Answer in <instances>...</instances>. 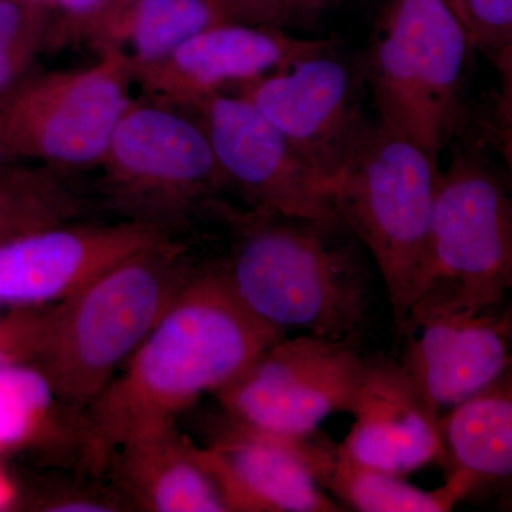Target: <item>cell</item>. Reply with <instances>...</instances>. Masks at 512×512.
<instances>
[{"mask_svg": "<svg viewBox=\"0 0 512 512\" xmlns=\"http://www.w3.org/2000/svg\"><path fill=\"white\" fill-rule=\"evenodd\" d=\"M282 336L242 305L222 266L195 272L121 373L83 410L80 466L103 476L121 446L177 424Z\"/></svg>", "mask_w": 512, "mask_h": 512, "instance_id": "cell-1", "label": "cell"}, {"mask_svg": "<svg viewBox=\"0 0 512 512\" xmlns=\"http://www.w3.org/2000/svg\"><path fill=\"white\" fill-rule=\"evenodd\" d=\"M238 235L227 264L229 286L266 325L353 340L365 325L370 278L340 221L276 212H229Z\"/></svg>", "mask_w": 512, "mask_h": 512, "instance_id": "cell-2", "label": "cell"}, {"mask_svg": "<svg viewBox=\"0 0 512 512\" xmlns=\"http://www.w3.org/2000/svg\"><path fill=\"white\" fill-rule=\"evenodd\" d=\"M195 275L173 238L131 256L47 312L35 365L83 413Z\"/></svg>", "mask_w": 512, "mask_h": 512, "instance_id": "cell-3", "label": "cell"}, {"mask_svg": "<svg viewBox=\"0 0 512 512\" xmlns=\"http://www.w3.org/2000/svg\"><path fill=\"white\" fill-rule=\"evenodd\" d=\"M440 173L421 148L369 120L326 184L336 217L375 259L400 332L426 272Z\"/></svg>", "mask_w": 512, "mask_h": 512, "instance_id": "cell-4", "label": "cell"}, {"mask_svg": "<svg viewBox=\"0 0 512 512\" xmlns=\"http://www.w3.org/2000/svg\"><path fill=\"white\" fill-rule=\"evenodd\" d=\"M470 49L447 0H390L360 67L377 120L437 163L457 128Z\"/></svg>", "mask_w": 512, "mask_h": 512, "instance_id": "cell-5", "label": "cell"}, {"mask_svg": "<svg viewBox=\"0 0 512 512\" xmlns=\"http://www.w3.org/2000/svg\"><path fill=\"white\" fill-rule=\"evenodd\" d=\"M100 167L114 210L170 234L201 208H227L218 201L227 181L201 121L160 101L130 104Z\"/></svg>", "mask_w": 512, "mask_h": 512, "instance_id": "cell-6", "label": "cell"}, {"mask_svg": "<svg viewBox=\"0 0 512 512\" xmlns=\"http://www.w3.org/2000/svg\"><path fill=\"white\" fill-rule=\"evenodd\" d=\"M510 293L512 180L476 151L457 148L440 173L417 299L436 296L467 308H488Z\"/></svg>", "mask_w": 512, "mask_h": 512, "instance_id": "cell-7", "label": "cell"}, {"mask_svg": "<svg viewBox=\"0 0 512 512\" xmlns=\"http://www.w3.org/2000/svg\"><path fill=\"white\" fill-rule=\"evenodd\" d=\"M133 67L103 50L74 72L29 73L0 96V131L12 160H39L67 171L103 164L111 137L133 101Z\"/></svg>", "mask_w": 512, "mask_h": 512, "instance_id": "cell-8", "label": "cell"}, {"mask_svg": "<svg viewBox=\"0 0 512 512\" xmlns=\"http://www.w3.org/2000/svg\"><path fill=\"white\" fill-rule=\"evenodd\" d=\"M365 362L353 340L282 336L214 394L239 426L308 436L333 414L352 413Z\"/></svg>", "mask_w": 512, "mask_h": 512, "instance_id": "cell-9", "label": "cell"}, {"mask_svg": "<svg viewBox=\"0 0 512 512\" xmlns=\"http://www.w3.org/2000/svg\"><path fill=\"white\" fill-rule=\"evenodd\" d=\"M339 444L320 431L284 437L224 419L214 441L198 447L202 467L229 512L346 511L325 490Z\"/></svg>", "mask_w": 512, "mask_h": 512, "instance_id": "cell-10", "label": "cell"}, {"mask_svg": "<svg viewBox=\"0 0 512 512\" xmlns=\"http://www.w3.org/2000/svg\"><path fill=\"white\" fill-rule=\"evenodd\" d=\"M191 109L207 131L228 188L254 210L339 221L325 178L254 104L215 92Z\"/></svg>", "mask_w": 512, "mask_h": 512, "instance_id": "cell-11", "label": "cell"}, {"mask_svg": "<svg viewBox=\"0 0 512 512\" xmlns=\"http://www.w3.org/2000/svg\"><path fill=\"white\" fill-rule=\"evenodd\" d=\"M332 53L241 82L235 92L291 141L326 184L345 163L369 121L360 104L362 70L353 73Z\"/></svg>", "mask_w": 512, "mask_h": 512, "instance_id": "cell-12", "label": "cell"}, {"mask_svg": "<svg viewBox=\"0 0 512 512\" xmlns=\"http://www.w3.org/2000/svg\"><path fill=\"white\" fill-rule=\"evenodd\" d=\"M501 305V303H500ZM467 308L434 296L414 303L400 363L433 412L444 416L487 386L512 357V320L498 306Z\"/></svg>", "mask_w": 512, "mask_h": 512, "instance_id": "cell-13", "label": "cell"}, {"mask_svg": "<svg viewBox=\"0 0 512 512\" xmlns=\"http://www.w3.org/2000/svg\"><path fill=\"white\" fill-rule=\"evenodd\" d=\"M170 238L157 225L127 220L64 224L15 239L0 245V303L26 308L62 302L114 266Z\"/></svg>", "mask_w": 512, "mask_h": 512, "instance_id": "cell-14", "label": "cell"}, {"mask_svg": "<svg viewBox=\"0 0 512 512\" xmlns=\"http://www.w3.org/2000/svg\"><path fill=\"white\" fill-rule=\"evenodd\" d=\"M336 46L335 39H296L276 28L225 23L192 37L160 63L138 70L134 80L154 100L185 109L220 92L224 84L282 72Z\"/></svg>", "mask_w": 512, "mask_h": 512, "instance_id": "cell-15", "label": "cell"}, {"mask_svg": "<svg viewBox=\"0 0 512 512\" xmlns=\"http://www.w3.org/2000/svg\"><path fill=\"white\" fill-rule=\"evenodd\" d=\"M350 414L340 448L356 463L403 478L443 463L440 417L400 360L366 359Z\"/></svg>", "mask_w": 512, "mask_h": 512, "instance_id": "cell-16", "label": "cell"}, {"mask_svg": "<svg viewBox=\"0 0 512 512\" xmlns=\"http://www.w3.org/2000/svg\"><path fill=\"white\" fill-rule=\"evenodd\" d=\"M444 483L464 500L478 490L512 491V357L487 386L440 417Z\"/></svg>", "mask_w": 512, "mask_h": 512, "instance_id": "cell-17", "label": "cell"}, {"mask_svg": "<svg viewBox=\"0 0 512 512\" xmlns=\"http://www.w3.org/2000/svg\"><path fill=\"white\" fill-rule=\"evenodd\" d=\"M192 440L177 424L128 441L111 457L117 490L136 510L221 512L224 504L197 456Z\"/></svg>", "mask_w": 512, "mask_h": 512, "instance_id": "cell-18", "label": "cell"}, {"mask_svg": "<svg viewBox=\"0 0 512 512\" xmlns=\"http://www.w3.org/2000/svg\"><path fill=\"white\" fill-rule=\"evenodd\" d=\"M80 420L33 363L0 370V454L77 453Z\"/></svg>", "mask_w": 512, "mask_h": 512, "instance_id": "cell-19", "label": "cell"}, {"mask_svg": "<svg viewBox=\"0 0 512 512\" xmlns=\"http://www.w3.org/2000/svg\"><path fill=\"white\" fill-rule=\"evenodd\" d=\"M225 23L215 0H128L113 10L93 40L100 52L120 53L136 74Z\"/></svg>", "mask_w": 512, "mask_h": 512, "instance_id": "cell-20", "label": "cell"}, {"mask_svg": "<svg viewBox=\"0 0 512 512\" xmlns=\"http://www.w3.org/2000/svg\"><path fill=\"white\" fill-rule=\"evenodd\" d=\"M84 210L82 195L64 171L13 163L0 170V245L70 224Z\"/></svg>", "mask_w": 512, "mask_h": 512, "instance_id": "cell-21", "label": "cell"}, {"mask_svg": "<svg viewBox=\"0 0 512 512\" xmlns=\"http://www.w3.org/2000/svg\"><path fill=\"white\" fill-rule=\"evenodd\" d=\"M325 490L342 507L360 512H447L460 501L446 483L433 491L421 490L403 477L362 466L346 456L340 444Z\"/></svg>", "mask_w": 512, "mask_h": 512, "instance_id": "cell-22", "label": "cell"}, {"mask_svg": "<svg viewBox=\"0 0 512 512\" xmlns=\"http://www.w3.org/2000/svg\"><path fill=\"white\" fill-rule=\"evenodd\" d=\"M49 46H55V23L46 3L0 0V96L28 76Z\"/></svg>", "mask_w": 512, "mask_h": 512, "instance_id": "cell-23", "label": "cell"}, {"mask_svg": "<svg viewBox=\"0 0 512 512\" xmlns=\"http://www.w3.org/2000/svg\"><path fill=\"white\" fill-rule=\"evenodd\" d=\"M131 504L119 490L92 485L50 483L22 491L16 510L42 512H111L130 510Z\"/></svg>", "mask_w": 512, "mask_h": 512, "instance_id": "cell-24", "label": "cell"}, {"mask_svg": "<svg viewBox=\"0 0 512 512\" xmlns=\"http://www.w3.org/2000/svg\"><path fill=\"white\" fill-rule=\"evenodd\" d=\"M473 49L490 56L512 37V0H447Z\"/></svg>", "mask_w": 512, "mask_h": 512, "instance_id": "cell-25", "label": "cell"}, {"mask_svg": "<svg viewBox=\"0 0 512 512\" xmlns=\"http://www.w3.org/2000/svg\"><path fill=\"white\" fill-rule=\"evenodd\" d=\"M47 5L55 23L56 46L80 37L94 39L117 8V0H49Z\"/></svg>", "mask_w": 512, "mask_h": 512, "instance_id": "cell-26", "label": "cell"}, {"mask_svg": "<svg viewBox=\"0 0 512 512\" xmlns=\"http://www.w3.org/2000/svg\"><path fill=\"white\" fill-rule=\"evenodd\" d=\"M227 23L281 28L295 18L299 0H215Z\"/></svg>", "mask_w": 512, "mask_h": 512, "instance_id": "cell-27", "label": "cell"}, {"mask_svg": "<svg viewBox=\"0 0 512 512\" xmlns=\"http://www.w3.org/2000/svg\"><path fill=\"white\" fill-rule=\"evenodd\" d=\"M490 59L500 77V90L495 96L493 117L488 123L497 127H512V37L491 53Z\"/></svg>", "mask_w": 512, "mask_h": 512, "instance_id": "cell-28", "label": "cell"}, {"mask_svg": "<svg viewBox=\"0 0 512 512\" xmlns=\"http://www.w3.org/2000/svg\"><path fill=\"white\" fill-rule=\"evenodd\" d=\"M487 138L503 160L505 171L512 180V127H497L487 123Z\"/></svg>", "mask_w": 512, "mask_h": 512, "instance_id": "cell-29", "label": "cell"}, {"mask_svg": "<svg viewBox=\"0 0 512 512\" xmlns=\"http://www.w3.org/2000/svg\"><path fill=\"white\" fill-rule=\"evenodd\" d=\"M19 487L10 481L8 474L0 468V511L16 510Z\"/></svg>", "mask_w": 512, "mask_h": 512, "instance_id": "cell-30", "label": "cell"}, {"mask_svg": "<svg viewBox=\"0 0 512 512\" xmlns=\"http://www.w3.org/2000/svg\"><path fill=\"white\" fill-rule=\"evenodd\" d=\"M336 0H299L298 8H296L295 18L308 20L318 15L323 9L328 8L330 3Z\"/></svg>", "mask_w": 512, "mask_h": 512, "instance_id": "cell-31", "label": "cell"}, {"mask_svg": "<svg viewBox=\"0 0 512 512\" xmlns=\"http://www.w3.org/2000/svg\"><path fill=\"white\" fill-rule=\"evenodd\" d=\"M12 163V157L9 156L8 148H6L5 141H3L2 131H0V170Z\"/></svg>", "mask_w": 512, "mask_h": 512, "instance_id": "cell-32", "label": "cell"}, {"mask_svg": "<svg viewBox=\"0 0 512 512\" xmlns=\"http://www.w3.org/2000/svg\"><path fill=\"white\" fill-rule=\"evenodd\" d=\"M9 308H6L5 305H2V303H0V320L3 319V316H5V313L6 311H8Z\"/></svg>", "mask_w": 512, "mask_h": 512, "instance_id": "cell-33", "label": "cell"}, {"mask_svg": "<svg viewBox=\"0 0 512 512\" xmlns=\"http://www.w3.org/2000/svg\"><path fill=\"white\" fill-rule=\"evenodd\" d=\"M126 2H128V0H117V6L124 5Z\"/></svg>", "mask_w": 512, "mask_h": 512, "instance_id": "cell-34", "label": "cell"}, {"mask_svg": "<svg viewBox=\"0 0 512 512\" xmlns=\"http://www.w3.org/2000/svg\"><path fill=\"white\" fill-rule=\"evenodd\" d=\"M37 2H43V3H46V5H47V3H49V0H37ZM47 6H49V5H47Z\"/></svg>", "mask_w": 512, "mask_h": 512, "instance_id": "cell-35", "label": "cell"}]
</instances>
